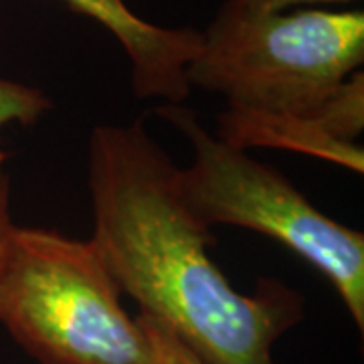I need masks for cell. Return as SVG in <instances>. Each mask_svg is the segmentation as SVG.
<instances>
[{
  "label": "cell",
  "mask_w": 364,
  "mask_h": 364,
  "mask_svg": "<svg viewBox=\"0 0 364 364\" xmlns=\"http://www.w3.org/2000/svg\"><path fill=\"white\" fill-rule=\"evenodd\" d=\"M116 37L130 61V83L138 100L182 104L191 95L186 67L200 51L203 33L191 26H160L144 21L126 0H61Z\"/></svg>",
  "instance_id": "5"
},
{
  "label": "cell",
  "mask_w": 364,
  "mask_h": 364,
  "mask_svg": "<svg viewBox=\"0 0 364 364\" xmlns=\"http://www.w3.org/2000/svg\"><path fill=\"white\" fill-rule=\"evenodd\" d=\"M91 239L13 225L0 247V324L39 364H156Z\"/></svg>",
  "instance_id": "3"
},
{
  "label": "cell",
  "mask_w": 364,
  "mask_h": 364,
  "mask_svg": "<svg viewBox=\"0 0 364 364\" xmlns=\"http://www.w3.org/2000/svg\"><path fill=\"white\" fill-rule=\"evenodd\" d=\"M158 116L186 138L193 162L178 188L203 225L241 227L272 237L330 279L358 330H364V235L330 219L269 164L223 142L191 107L164 104Z\"/></svg>",
  "instance_id": "4"
},
{
  "label": "cell",
  "mask_w": 364,
  "mask_h": 364,
  "mask_svg": "<svg viewBox=\"0 0 364 364\" xmlns=\"http://www.w3.org/2000/svg\"><path fill=\"white\" fill-rule=\"evenodd\" d=\"M227 4L245 9V11H255V13H286V11H296L304 6H316V4H344V2H354V0H225Z\"/></svg>",
  "instance_id": "8"
},
{
  "label": "cell",
  "mask_w": 364,
  "mask_h": 364,
  "mask_svg": "<svg viewBox=\"0 0 364 364\" xmlns=\"http://www.w3.org/2000/svg\"><path fill=\"white\" fill-rule=\"evenodd\" d=\"M200 33L186 81L225 97L223 142L301 152L363 174V11L255 13L223 2Z\"/></svg>",
  "instance_id": "2"
},
{
  "label": "cell",
  "mask_w": 364,
  "mask_h": 364,
  "mask_svg": "<svg viewBox=\"0 0 364 364\" xmlns=\"http://www.w3.org/2000/svg\"><path fill=\"white\" fill-rule=\"evenodd\" d=\"M51 109V97L43 90L0 77V132L11 124L31 128Z\"/></svg>",
  "instance_id": "6"
},
{
  "label": "cell",
  "mask_w": 364,
  "mask_h": 364,
  "mask_svg": "<svg viewBox=\"0 0 364 364\" xmlns=\"http://www.w3.org/2000/svg\"><path fill=\"white\" fill-rule=\"evenodd\" d=\"M136 320L142 326L144 334L150 342L156 364H205L186 344H182V340L172 330L160 324L158 320L140 312Z\"/></svg>",
  "instance_id": "7"
},
{
  "label": "cell",
  "mask_w": 364,
  "mask_h": 364,
  "mask_svg": "<svg viewBox=\"0 0 364 364\" xmlns=\"http://www.w3.org/2000/svg\"><path fill=\"white\" fill-rule=\"evenodd\" d=\"M93 237L122 294L205 364H275V342L304 320L306 299L275 277L237 291L210 257L217 237L188 210L178 166L142 122L90 136Z\"/></svg>",
  "instance_id": "1"
},
{
  "label": "cell",
  "mask_w": 364,
  "mask_h": 364,
  "mask_svg": "<svg viewBox=\"0 0 364 364\" xmlns=\"http://www.w3.org/2000/svg\"><path fill=\"white\" fill-rule=\"evenodd\" d=\"M11 217V178L6 172V152L0 146V247L6 239V233L13 227Z\"/></svg>",
  "instance_id": "9"
}]
</instances>
